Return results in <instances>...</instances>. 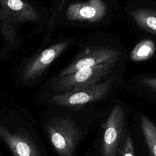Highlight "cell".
Here are the masks:
<instances>
[{
	"label": "cell",
	"mask_w": 156,
	"mask_h": 156,
	"mask_svg": "<svg viewBox=\"0 0 156 156\" xmlns=\"http://www.w3.org/2000/svg\"><path fill=\"white\" fill-rule=\"evenodd\" d=\"M141 83L152 91L156 92V77L144 78L141 80Z\"/></svg>",
	"instance_id": "obj_15"
},
{
	"label": "cell",
	"mask_w": 156,
	"mask_h": 156,
	"mask_svg": "<svg viewBox=\"0 0 156 156\" xmlns=\"http://www.w3.org/2000/svg\"><path fill=\"white\" fill-rule=\"evenodd\" d=\"M155 51V44L152 40H143L133 48L130 54V58L133 62H143L152 57Z\"/></svg>",
	"instance_id": "obj_11"
},
{
	"label": "cell",
	"mask_w": 156,
	"mask_h": 156,
	"mask_svg": "<svg viewBox=\"0 0 156 156\" xmlns=\"http://www.w3.org/2000/svg\"><path fill=\"white\" fill-rule=\"evenodd\" d=\"M133 143L131 136L126 135L118 151V156H135Z\"/></svg>",
	"instance_id": "obj_14"
},
{
	"label": "cell",
	"mask_w": 156,
	"mask_h": 156,
	"mask_svg": "<svg viewBox=\"0 0 156 156\" xmlns=\"http://www.w3.org/2000/svg\"><path fill=\"white\" fill-rule=\"evenodd\" d=\"M114 79L110 78L104 82L54 95L51 102L68 107H81L88 103L104 98L110 90Z\"/></svg>",
	"instance_id": "obj_3"
},
{
	"label": "cell",
	"mask_w": 156,
	"mask_h": 156,
	"mask_svg": "<svg viewBox=\"0 0 156 156\" xmlns=\"http://www.w3.org/2000/svg\"><path fill=\"white\" fill-rule=\"evenodd\" d=\"M105 13L106 5L103 0H88L69 5L66 16L69 21L96 23L101 20Z\"/></svg>",
	"instance_id": "obj_8"
},
{
	"label": "cell",
	"mask_w": 156,
	"mask_h": 156,
	"mask_svg": "<svg viewBox=\"0 0 156 156\" xmlns=\"http://www.w3.org/2000/svg\"><path fill=\"white\" fill-rule=\"evenodd\" d=\"M1 31L4 38L8 41H12L15 37V30L13 23L10 21L0 16Z\"/></svg>",
	"instance_id": "obj_13"
},
{
	"label": "cell",
	"mask_w": 156,
	"mask_h": 156,
	"mask_svg": "<svg viewBox=\"0 0 156 156\" xmlns=\"http://www.w3.org/2000/svg\"><path fill=\"white\" fill-rule=\"evenodd\" d=\"M119 58L120 56L115 57L98 65L78 70L67 76H57L52 79L51 85L55 91L65 93L98 83L112 71Z\"/></svg>",
	"instance_id": "obj_1"
},
{
	"label": "cell",
	"mask_w": 156,
	"mask_h": 156,
	"mask_svg": "<svg viewBox=\"0 0 156 156\" xmlns=\"http://www.w3.org/2000/svg\"><path fill=\"white\" fill-rule=\"evenodd\" d=\"M129 13L140 28L156 35V10L135 9L130 10Z\"/></svg>",
	"instance_id": "obj_10"
},
{
	"label": "cell",
	"mask_w": 156,
	"mask_h": 156,
	"mask_svg": "<svg viewBox=\"0 0 156 156\" xmlns=\"http://www.w3.org/2000/svg\"><path fill=\"white\" fill-rule=\"evenodd\" d=\"M0 136L14 156H40L38 147L30 139L23 135L12 133L1 125Z\"/></svg>",
	"instance_id": "obj_9"
},
{
	"label": "cell",
	"mask_w": 156,
	"mask_h": 156,
	"mask_svg": "<svg viewBox=\"0 0 156 156\" xmlns=\"http://www.w3.org/2000/svg\"><path fill=\"white\" fill-rule=\"evenodd\" d=\"M124 129V112L116 104L109 114L105 124L103 135L102 156H116Z\"/></svg>",
	"instance_id": "obj_4"
},
{
	"label": "cell",
	"mask_w": 156,
	"mask_h": 156,
	"mask_svg": "<svg viewBox=\"0 0 156 156\" xmlns=\"http://www.w3.org/2000/svg\"><path fill=\"white\" fill-rule=\"evenodd\" d=\"M68 41L55 43L40 52L31 60L24 69V80H33L41 74L68 47Z\"/></svg>",
	"instance_id": "obj_6"
},
{
	"label": "cell",
	"mask_w": 156,
	"mask_h": 156,
	"mask_svg": "<svg viewBox=\"0 0 156 156\" xmlns=\"http://www.w3.org/2000/svg\"><path fill=\"white\" fill-rule=\"evenodd\" d=\"M0 16L13 23L33 22L40 18L35 8L24 0H0Z\"/></svg>",
	"instance_id": "obj_7"
},
{
	"label": "cell",
	"mask_w": 156,
	"mask_h": 156,
	"mask_svg": "<svg viewBox=\"0 0 156 156\" xmlns=\"http://www.w3.org/2000/svg\"><path fill=\"white\" fill-rule=\"evenodd\" d=\"M141 127L151 156H156V126L146 116H140Z\"/></svg>",
	"instance_id": "obj_12"
},
{
	"label": "cell",
	"mask_w": 156,
	"mask_h": 156,
	"mask_svg": "<svg viewBox=\"0 0 156 156\" xmlns=\"http://www.w3.org/2000/svg\"><path fill=\"white\" fill-rule=\"evenodd\" d=\"M121 54V52L118 49L109 46L86 48L77 55L71 64L61 71L57 76H67L78 70L98 65L115 57L120 56Z\"/></svg>",
	"instance_id": "obj_5"
},
{
	"label": "cell",
	"mask_w": 156,
	"mask_h": 156,
	"mask_svg": "<svg viewBox=\"0 0 156 156\" xmlns=\"http://www.w3.org/2000/svg\"><path fill=\"white\" fill-rule=\"evenodd\" d=\"M49 140L60 156H73L81 137V132L70 118H59L50 121L46 126Z\"/></svg>",
	"instance_id": "obj_2"
}]
</instances>
